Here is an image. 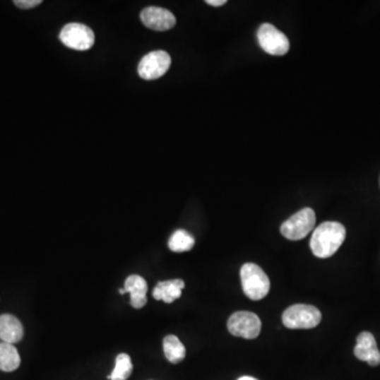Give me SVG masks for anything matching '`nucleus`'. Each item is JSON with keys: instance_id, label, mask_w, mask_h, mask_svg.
Wrapping results in <instances>:
<instances>
[{"instance_id": "nucleus-1", "label": "nucleus", "mask_w": 380, "mask_h": 380, "mask_svg": "<svg viewBox=\"0 0 380 380\" xmlns=\"http://www.w3.org/2000/svg\"><path fill=\"white\" fill-rule=\"evenodd\" d=\"M347 232L338 222H324L320 224L311 239V249L316 257L326 259L332 257L345 242Z\"/></svg>"}, {"instance_id": "nucleus-2", "label": "nucleus", "mask_w": 380, "mask_h": 380, "mask_svg": "<svg viewBox=\"0 0 380 380\" xmlns=\"http://www.w3.org/2000/svg\"><path fill=\"white\" fill-rule=\"evenodd\" d=\"M240 275L243 292L249 299L258 301L268 296L271 281L260 266L254 263L244 264L241 268Z\"/></svg>"}, {"instance_id": "nucleus-3", "label": "nucleus", "mask_w": 380, "mask_h": 380, "mask_svg": "<svg viewBox=\"0 0 380 380\" xmlns=\"http://www.w3.org/2000/svg\"><path fill=\"white\" fill-rule=\"evenodd\" d=\"M321 311L309 304H295L288 307L283 315V324L292 330H309L321 322Z\"/></svg>"}, {"instance_id": "nucleus-4", "label": "nucleus", "mask_w": 380, "mask_h": 380, "mask_svg": "<svg viewBox=\"0 0 380 380\" xmlns=\"http://www.w3.org/2000/svg\"><path fill=\"white\" fill-rule=\"evenodd\" d=\"M316 224L315 211L309 207L301 209L281 225V234L290 241L305 238Z\"/></svg>"}, {"instance_id": "nucleus-5", "label": "nucleus", "mask_w": 380, "mask_h": 380, "mask_svg": "<svg viewBox=\"0 0 380 380\" xmlns=\"http://www.w3.org/2000/svg\"><path fill=\"white\" fill-rule=\"evenodd\" d=\"M261 320L255 313L239 311L230 316L227 328L230 334L244 339L257 338L261 332Z\"/></svg>"}, {"instance_id": "nucleus-6", "label": "nucleus", "mask_w": 380, "mask_h": 380, "mask_svg": "<svg viewBox=\"0 0 380 380\" xmlns=\"http://www.w3.org/2000/svg\"><path fill=\"white\" fill-rule=\"evenodd\" d=\"M59 40L68 48L86 51L93 48L95 36L93 30L82 23H68L59 34Z\"/></svg>"}, {"instance_id": "nucleus-7", "label": "nucleus", "mask_w": 380, "mask_h": 380, "mask_svg": "<svg viewBox=\"0 0 380 380\" xmlns=\"http://www.w3.org/2000/svg\"><path fill=\"white\" fill-rule=\"evenodd\" d=\"M257 37L262 50L268 54L283 57L290 51V40L285 34L271 23L260 25Z\"/></svg>"}, {"instance_id": "nucleus-8", "label": "nucleus", "mask_w": 380, "mask_h": 380, "mask_svg": "<svg viewBox=\"0 0 380 380\" xmlns=\"http://www.w3.org/2000/svg\"><path fill=\"white\" fill-rule=\"evenodd\" d=\"M170 65L172 57L167 52L153 51L145 55L138 64V74L143 80H158L170 70Z\"/></svg>"}, {"instance_id": "nucleus-9", "label": "nucleus", "mask_w": 380, "mask_h": 380, "mask_svg": "<svg viewBox=\"0 0 380 380\" xmlns=\"http://www.w3.org/2000/svg\"><path fill=\"white\" fill-rule=\"evenodd\" d=\"M141 20L148 29L167 31L176 25L177 19L170 11L160 6H148L141 13Z\"/></svg>"}, {"instance_id": "nucleus-10", "label": "nucleus", "mask_w": 380, "mask_h": 380, "mask_svg": "<svg viewBox=\"0 0 380 380\" xmlns=\"http://www.w3.org/2000/svg\"><path fill=\"white\" fill-rule=\"evenodd\" d=\"M354 354L358 360L368 362L370 366L376 367L380 364V351L375 337L371 333H360Z\"/></svg>"}, {"instance_id": "nucleus-11", "label": "nucleus", "mask_w": 380, "mask_h": 380, "mask_svg": "<svg viewBox=\"0 0 380 380\" xmlns=\"http://www.w3.org/2000/svg\"><path fill=\"white\" fill-rule=\"evenodd\" d=\"M126 292L130 294V303L134 309H142L147 303V285L146 280L138 275H131L128 277L124 285Z\"/></svg>"}, {"instance_id": "nucleus-12", "label": "nucleus", "mask_w": 380, "mask_h": 380, "mask_svg": "<svg viewBox=\"0 0 380 380\" xmlns=\"http://www.w3.org/2000/svg\"><path fill=\"white\" fill-rule=\"evenodd\" d=\"M23 337V326L15 316H0V339L6 343H16Z\"/></svg>"}, {"instance_id": "nucleus-13", "label": "nucleus", "mask_w": 380, "mask_h": 380, "mask_svg": "<svg viewBox=\"0 0 380 380\" xmlns=\"http://www.w3.org/2000/svg\"><path fill=\"white\" fill-rule=\"evenodd\" d=\"M184 287V281L181 279L159 283L153 290V298L155 300H163L166 303H172L182 296V290Z\"/></svg>"}, {"instance_id": "nucleus-14", "label": "nucleus", "mask_w": 380, "mask_h": 380, "mask_svg": "<svg viewBox=\"0 0 380 380\" xmlns=\"http://www.w3.org/2000/svg\"><path fill=\"white\" fill-rule=\"evenodd\" d=\"M163 347L165 357L172 364H179L186 356V349H185L184 345L174 335H168L164 338Z\"/></svg>"}, {"instance_id": "nucleus-15", "label": "nucleus", "mask_w": 380, "mask_h": 380, "mask_svg": "<svg viewBox=\"0 0 380 380\" xmlns=\"http://www.w3.org/2000/svg\"><path fill=\"white\" fill-rule=\"evenodd\" d=\"M20 364V356L14 345L11 343H0V370L13 372Z\"/></svg>"}, {"instance_id": "nucleus-16", "label": "nucleus", "mask_w": 380, "mask_h": 380, "mask_svg": "<svg viewBox=\"0 0 380 380\" xmlns=\"http://www.w3.org/2000/svg\"><path fill=\"white\" fill-rule=\"evenodd\" d=\"M168 247L174 253H184L194 247V238L186 230H179L170 237Z\"/></svg>"}, {"instance_id": "nucleus-17", "label": "nucleus", "mask_w": 380, "mask_h": 380, "mask_svg": "<svg viewBox=\"0 0 380 380\" xmlns=\"http://www.w3.org/2000/svg\"><path fill=\"white\" fill-rule=\"evenodd\" d=\"M132 362L131 358L127 354H119L115 360V367L110 376L108 377L111 380H127L129 379L132 373Z\"/></svg>"}, {"instance_id": "nucleus-18", "label": "nucleus", "mask_w": 380, "mask_h": 380, "mask_svg": "<svg viewBox=\"0 0 380 380\" xmlns=\"http://www.w3.org/2000/svg\"><path fill=\"white\" fill-rule=\"evenodd\" d=\"M42 2V0H15L14 4L23 10H28V8H35Z\"/></svg>"}, {"instance_id": "nucleus-19", "label": "nucleus", "mask_w": 380, "mask_h": 380, "mask_svg": "<svg viewBox=\"0 0 380 380\" xmlns=\"http://www.w3.org/2000/svg\"><path fill=\"white\" fill-rule=\"evenodd\" d=\"M206 4L213 6H221L226 4V0H207Z\"/></svg>"}, {"instance_id": "nucleus-20", "label": "nucleus", "mask_w": 380, "mask_h": 380, "mask_svg": "<svg viewBox=\"0 0 380 380\" xmlns=\"http://www.w3.org/2000/svg\"><path fill=\"white\" fill-rule=\"evenodd\" d=\"M238 380H258L257 379H255V377L251 376H242L240 377Z\"/></svg>"}, {"instance_id": "nucleus-21", "label": "nucleus", "mask_w": 380, "mask_h": 380, "mask_svg": "<svg viewBox=\"0 0 380 380\" xmlns=\"http://www.w3.org/2000/svg\"><path fill=\"white\" fill-rule=\"evenodd\" d=\"M119 292H121V295H124L125 294V290H124V288H121V290H119Z\"/></svg>"}]
</instances>
